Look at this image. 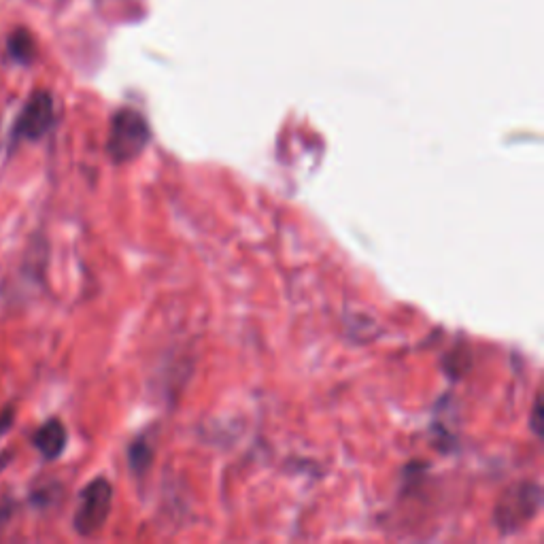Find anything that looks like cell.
<instances>
[{"instance_id":"9c48e42d","label":"cell","mask_w":544,"mask_h":544,"mask_svg":"<svg viewBox=\"0 0 544 544\" xmlns=\"http://www.w3.org/2000/svg\"><path fill=\"white\" fill-rule=\"evenodd\" d=\"M540 415H542V398H540V394L536 396V404H534V411H532V430L540 436L542 434V419H540Z\"/></svg>"},{"instance_id":"277c9868","label":"cell","mask_w":544,"mask_h":544,"mask_svg":"<svg viewBox=\"0 0 544 544\" xmlns=\"http://www.w3.org/2000/svg\"><path fill=\"white\" fill-rule=\"evenodd\" d=\"M542 496L540 487L536 483H523L517 489L508 491L504 502L498 506L496 523L500 525L502 532L515 530L517 525L530 521L540 508Z\"/></svg>"},{"instance_id":"7a4b0ae2","label":"cell","mask_w":544,"mask_h":544,"mask_svg":"<svg viewBox=\"0 0 544 544\" xmlns=\"http://www.w3.org/2000/svg\"><path fill=\"white\" fill-rule=\"evenodd\" d=\"M56 124L54 96L45 90L30 94L11 128V143H37Z\"/></svg>"},{"instance_id":"ba28073f","label":"cell","mask_w":544,"mask_h":544,"mask_svg":"<svg viewBox=\"0 0 544 544\" xmlns=\"http://www.w3.org/2000/svg\"><path fill=\"white\" fill-rule=\"evenodd\" d=\"M15 423V411L13 408H5L3 413H0V438H3Z\"/></svg>"},{"instance_id":"6da1fadb","label":"cell","mask_w":544,"mask_h":544,"mask_svg":"<svg viewBox=\"0 0 544 544\" xmlns=\"http://www.w3.org/2000/svg\"><path fill=\"white\" fill-rule=\"evenodd\" d=\"M151 141V130L141 113L119 109L111 119L107 153L115 164H126L139 158Z\"/></svg>"},{"instance_id":"5b68a950","label":"cell","mask_w":544,"mask_h":544,"mask_svg":"<svg viewBox=\"0 0 544 544\" xmlns=\"http://www.w3.org/2000/svg\"><path fill=\"white\" fill-rule=\"evenodd\" d=\"M66 442L68 434L60 419H47L41 428L32 434V447L37 449L47 462H54V459H58L64 453Z\"/></svg>"},{"instance_id":"52a82bcc","label":"cell","mask_w":544,"mask_h":544,"mask_svg":"<svg viewBox=\"0 0 544 544\" xmlns=\"http://www.w3.org/2000/svg\"><path fill=\"white\" fill-rule=\"evenodd\" d=\"M128 457H130V468L134 472H143L151 462V449L145 445V440H134Z\"/></svg>"},{"instance_id":"8992f818","label":"cell","mask_w":544,"mask_h":544,"mask_svg":"<svg viewBox=\"0 0 544 544\" xmlns=\"http://www.w3.org/2000/svg\"><path fill=\"white\" fill-rule=\"evenodd\" d=\"M7 49H9L11 60H15L17 64H30L34 56H37V45H34L32 34L24 28H17L11 32Z\"/></svg>"},{"instance_id":"3957f363","label":"cell","mask_w":544,"mask_h":544,"mask_svg":"<svg viewBox=\"0 0 544 544\" xmlns=\"http://www.w3.org/2000/svg\"><path fill=\"white\" fill-rule=\"evenodd\" d=\"M113 504V487L107 479H94L83 487L73 527L79 536H94L105 527Z\"/></svg>"}]
</instances>
